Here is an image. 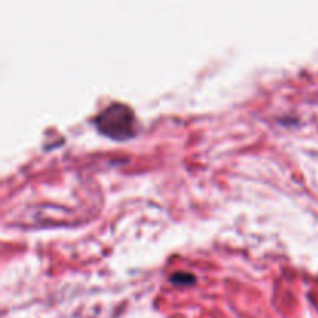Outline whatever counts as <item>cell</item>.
<instances>
[{
	"mask_svg": "<svg viewBox=\"0 0 318 318\" xmlns=\"http://www.w3.org/2000/svg\"><path fill=\"white\" fill-rule=\"evenodd\" d=\"M93 124L99 134L123 142L137 135L138 123L134 111L127 104L112 103L93 118Z\"/></svg>",
	"mask_w": 318,
	"mask_h": 318,
	"instance_id": "6da1fadb",
	"label": "cell"
},
{
	"mask_svg": "<svg viewBox=\"0 0 318 318\" xmlns=\"http://www.w3.org/2000/svg\"><path fill=\"white\" fill-rule=\"evenodd\" d=\"M170 281L177 286H190L196 283V276L190 272H174L170 275Z\"/></svg>",
	"mask_w": 318,
	"mask_h": 318,
	"instance_id": "7a4b0ae2",
	"label": "cell"
}]
</instances>
